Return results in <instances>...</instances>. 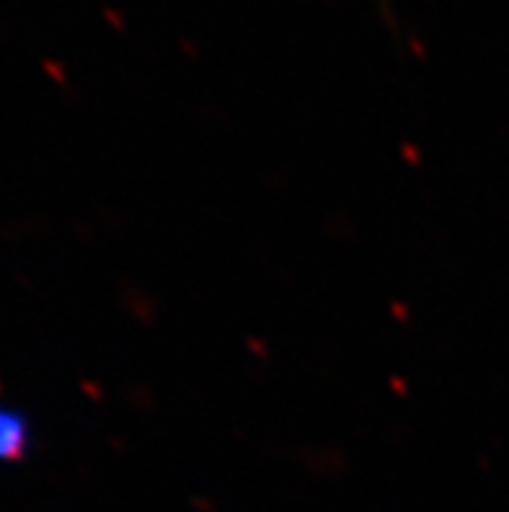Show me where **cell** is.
<instances>
[{
	"mask_svg": "<svg viewBox=\"0 0 509 512\" xmlns=\"http://www.w3.org/2000/svg\"><path fill=\"white\" fill-rule=\"evenodd\" d=\"M32 442L29 416L11 403H0V466L21 461Z\"/></svg>",
	"mask_w": 509,
	"mask_h": 512,
	"instance_id": "cell-1",
	"label": "cell"
}]
</instances>
